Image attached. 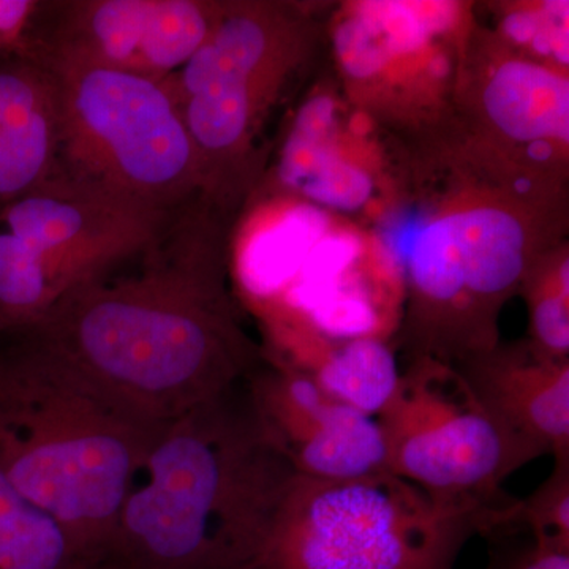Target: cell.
I'll return each mask as SVG.
<instances>
[{
    "label": "cell",
    "mask_w": 569,
    "mask_h": 569,
    "mask_svg": "<svg viewBox=\"0 0 569 569\" xmlns=\"http://www.w3.org/2000/svg\"><path fill=\"white\" fill-rule=\"evenodd\" d=\"M477 22L473 2L361 0L326 26L346 102L400 148L447 132L460 59Z\"/></svg>",
    "instance_id": "8"
},
{
    "label": "cell",
    "mask_w": 569,
    "mask_h": 569,
    "mask_svg": "<svg viewBox=\"0 0 569 569\" xmlns=\"http://www.w3.org/2000/svg\"><path fill=\"white\" fill-rule=\"evenodd\" d=\"M32 54L63 56L151 80L176 73L204 43L224 0H69L50 3Z\"/></svg>",
    "instance_id": "12"
},
{
    "label": "cell",
    "mask_w": 569,
    "mask_h": 569,
    "mask_svg": "<svg viewBox=\"0 0 569 569\" xmlns=\"http://www.w3.org/2000/svg\"><path fill=\"white\" fill-rule=\"evenodd\" d=\"M486 6L492 21L486 28L498 39L526 58L569 73L567 0H512Z\"/></svg>",
    "instance_id": "19"
},
{
    "label": "cell",
    "mask_w": 569,
    "mask_h": 569,
    "mask_svg": "<svg viewBox=\"0 0 569 569\" xmlns=\"http://www.w3.org/2000/svg\"><path fill=\"white\" fill-rule=\"evenodd\" d=\"M163 426L31 340L0 358V473L62 527L89 565L104 563L123 501Z\"/></svg>",
    "instance_id": "4"
},
{
    "label": "cell",
    "mask_w": 569,
    "mask_h": 569,
    "mask_svg": "<svg viewBox=\"0 0 569 569\" xmlns=\"http://www.w3.org/2000/svg\"><path fill=\"white\" fill-rule=\"evenodd\" d=\"M293 477L242 381L162 427L123 501L104 565L246 569Z\"/></svg>",
    "instance_id": "3"
},
{
    "label": "cell",
    "mask_w": 569,
    "mask_h": 569,
    "mask_svg": "<svg viewBox=\"0 0 569 569\" xmlns=\"http://www.w3.org/2000/svg\"><path fill=\"white\" fill-rule=\"evenodd\" d=\"M511 569H569V548L535 542Z\"/></svg>",
    "instance_id": "23"
},
{
    "label": "cell",
    "mask_w": 569,
    "mask_h": 569,
    "mask_svg": "<svg viewBox=\"0 0 569 569\" xmlns=\"http://www.w3.org/2000/svg\"><path fill=\"white\" fill-rule=\"evenodd\" d=\"M445 137L488 162L569 179V73L519 54L477 17Z\"/></svg>",
    "instance_id": "11"
},
{
    "label": "cell",
    "mask_w": 569,
    "mask_h": 569,
    "mask_svg": "<svg viewBox=\"0 0 569 569\" xmlns=\"http://www.w3.org/2000/svg\"><path fill=\"white\" fill-rule=\"evenodd\" d=\"M519 295L529 309V342L550 358H569V244L541 254L523 277Z\"/></svg>",
    "instance_id": "20"
},
{
    "label": "cell",
    "mask_w": 569,
    "mask_h": 569,
    "mask_svg": "<svg viewBox=\"0 0 569 569\" xmlns=\"http://www.w3.org/2000/svg\"><path fill=\"white\" fill-rule=\"evenodd\" d=\"M32 56L58 88L54 173L156 211L179 212L200 200V162L168 78Z\"/></svg>",
    "instance_id": "6"
},
{
    "label": "cell",
    "mask_w": 569,
    "mask_h": 569,
    "mask_svg": "<svg viewBox=\"0 0 569 569\" xmlns=\"http://www.w3.org/2000/svg\"><path fill=\"white\" fill-rule=\"evenodd\" d=\"M408 182L425 197L402 239L403 350L456 366L500 342L501 310L549 249L567 241V182L500 170L441 148Z\"/></svg>",
    "instance_id": "2"
},
{
    "label": "cell",
    "mask_w": 569,
    "mask_h": 569,
    "mask_svg": "<svg viewBox=\"0 0 569 569\" xmlns=\"http://www.w3.org/2000/svg\"><path fill=\"white\" fill-rule=\"evenodd\" d=\"M455 367L512 432L553 460L569 459V358H550L522 339Z\"/></svg>",
    "instance_id": "16"
},
{
    "label": "cell",
    "mask_w": 569,
    "mask_h": 569,
    "mask_svg": "<svg viewBox=\"0 0 569 569\" xmlns=\"http://www.w3.org/2000/svg\"><path fill=\"white\" fill-rule=\"evenodd\" d=\"M553 462L552 473L529 497L486 509L479 533L522 526L538 545L569 548V459Z\"/></svg>",
    "instance_id": "21"
},
{
    "label": "cell",
    "mask_w": 569,
    "mask_h": 569,
    "mask_svg": "<svg viewBox=\"0 0 569 569\" xmlns=\"http://www.w3.org/2000/svg\"><path fill=\"white\" fill-rule=\"evenodd\" d=\"M59 142L58 88L29 52L0 58V206L50 179Z\"/></svg>",
    "instance_id": "17"
},
{
    "label": "cell",
    "mask_w": 569,
    "mask_h": 569,
    "mask_svg": "<svg viewBox=\"0 0 569 569\" xmlns=\"http://www.w3.org/2000/svg\"><path fill=\"white\" fill-rule=\"evenodd\" d=\"M244 385L264 437L298 477L342 481L389 473L378 419L329 396L301 370L264 356Z\"/></svg>",
    "instance_id": "14"
},
{
    "label": "cell",
    "mask_w": 569,
    "mask_h": 569,
    "mask_svg": "<svg viewBox=\"0 0 569 569\" xmlns=\"http://www.w3.org/2000/svg\"><path fill=\"white\" fill-rule=\"evenodd\" d=\"M86 569H114V568H111L110 565H96V567H89V568H86Z\"/></svg>",
    "instance_id": "24"
},
{
    "label": "cell",
    "mask_w": 569,
    "mask_h": 569,
    "mask_svg": "<svg viewBox=\"0 0 569 569\" xmlns=\"http://www.w3.org/2000/svg\"><path fill=\"white\" fill-rule=\"evenodd\" d=\"M179 212L58 173L0 206V332H31L71 291L148 249Z\"/></svg>",
    "instance_id": "9"
},
{
    "label": "cell",
    "mask_w": 569,
    "mask_h": 569,
    "mask_svg": "<svg viewBox=\"0 0 569 569\" xmlns=\"http://www.w3.org/2000/svg\"><path fill=\"white\" fill-rule=\"evenodd\" d=\"M347 102L339 86H317L299 104L283 133L274 162L266 164L257 197L309 201L332 211L359 212L380 197L391 203L407 197L402 168H387L367 130L343 127ZM247 203V204H249Z\"/></svg>",
    "instance_id": "13"
},
{
    "label": "cell",
    "mask_w": 569,
    "mask_h": 569,
    "mask_svg": "<svg viewBox=\"0 0 569 569\" xmlns=\"http://www.w3.org/2000/svg\"><path fill=\"white\" fill-rule=\"evenodd\" d=\"M482 512L437 503L392 473L295 475L246 569H455Z\"/></svg>",
    "instance_id": "7"
},
{
    "label": "cell",
    "mask_w": 569,
    "mask_h": 569,
    "mask_svg": "<svg viewBox=\"0 0 569 569\" xmlns=\"http://www.w3.org/2000/svg\"><path fill=\"white\" fill-rule=\"evenodd\" d=\"M389 473L445 507L486 511L519 468L546 456L512 432L468 387L455 366L410 358L377 418Z\"/></svg>",
    "instance_id": "10"
},
{
    "label": "cell",
    "mask_w": 569,
    "mask_h": 569,
    "mask_svg": "<svg viewBox=\"0 0 569 569\" xmlns=\"http://www.w3.org/2000/svg\"><path fill=\"white\" fill-rule=\"evenodd\" d=\"M227 228L190 204L130 274L93 277L26 336L142 418H181L264 361L228 288Z\"/></svg>",
    "instance_id": "1"
},
{
    "label": "cell",
    "mask_w": 569,
    "mask_h": 569,
    "mask_svg": "<svg viewBox=\"0 0 569 569\" xmlns=\"http://www.w3.org/2000/svg\"><path fill=\"white\" fill-rule=\"evenodd\" d=\"M323 33L312 3L224 0L208 39L168 77L200 162L198 201L224 222L263 178L266 126Z\"/></svg>",
    "instance_id": "5"
},
{
    "label": "cell",
    "mask_w": 569,
    "mask_h": 569,
    "mask_svg": "<svg viewBox=\"0 0 569 569\" xmlns=\"http://www.w3.org/2000/svg\"><path fill=\"white\" fill-rule=\"evenodd\" d=\"M266 358L306 373L329 396L378 418L402 377L395 348L377 332L337 336L305 312L269 306L263 312Z\"/></svg>",
    "instance_id": "15"
},
{
    "label": "cell",
    "mask_w": 569,
    "mask_h": 569,
    "mask_svg": "<svg viewBox=\"0 0 569 569\" xmlns=\"http://www.w3.org/2000/svg\"><path fill=\"white\" fill-rule=\"evenodd\" d=\"M40 7L37 0H0V52L26 51Z\"/></svg>",
    "instance_id": "22"
},
{
    "label": "cell",
    "mask_w": 569,
    "mask_h": 569,
    "mask_svg": "<svg viewBox=\"0 0 569 569\" xmlns=\"http://www.w3.org/2000/svg\"><path fill=\"white\" fill-rule=\"evenodd\" d=\"M96 567L58 522L18 492L0 473V569Z\"/></svg>",
    "instance_id": "18"
}]
</instances>
